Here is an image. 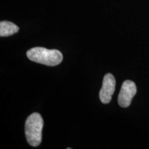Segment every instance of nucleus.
Segmentation results:
<instances>
[{"label":"nucleus","mask_w":149,"mask_h":149,"mask_svg":"<svg viewBox=\"0 0 149 149\" xmlns=\"http://www.w3.org/2000/svg\"><path fill=\"white\" fill-rule=\"evenodd\" d=\"M136 93H137V87L135 82L130 80H126L124 81L118 96L119 105L122 108L129 107Z\"/></svg>","instance_id":"nucleus-3"},{"label":"nucleus","mask_w":149,"mask_h":149,"mask_svg":"<svg viewBox=\"0 0 149 149\" xmlns=\"http://www.w3.org/2000/svg\"><path fill=\"white\" fill-rule=\"evenodd\" d=\"M19 27L16 24L8 21L0 22V36L8 37L14 35L19 31Z\"/></svg>","instance_id":"nucleus-5"},{"label":"nucleus","mask_w":149,"mask_h":149,"mask_svg":"<svg viewBox=\"0 0 149 149\" xmlns=\"http://www.w3.org/2000/svg\"><path fill=\"white\" fill-rule=\"evenodd\" d=\"M116 81L114 76L111 73L105 74L103 84L100 92V99L103 104H109L115 90Z\"/></svg>","instance_id":"nucleus-4"},{"label":"nucleus","mask_w":149,"mask_h":149,"mask_svg":"<svg viewBox=\"0 0 149 149\" xmlns=\"http://www.w3.org/2000/svg\"><path fill=\"white\" fill-rule=\"evenodd\" d=\"M44 120L40 113H34L28 117L25 122V135L29 144L33 147L42 142Z\"/></svg>","instance_id":"nucleus-2"},{"label":"nucleus","mask_w":149,"mask_h":149,"mask_svg":"<svg viewBox=\"0 0 149 149\" xmlns=\"http://www.w3.org/2000/svg\"><path fill=\"white\" fill-rule=\"evenodd\" d=\"M30 60L49 66H57L62 61V53L58 50H49L43 47H35L27 51Z\"/></svg>","instance_id":"nucleus-1"}]
</instances>
